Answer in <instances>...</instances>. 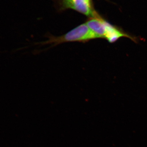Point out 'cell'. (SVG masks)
<instances>
[{"mask_svg":"<svg viewBox=\"0 0 147 147\" xmlns=\"http://www.w3.org/2000/svg\"><path fill=\"white\" fill-rule=\"evenodd\" d=\"M106 34L105 38L109 42H115L119 38L122 36H127V35L121 32L115 27L106 22Z\"/></svg>","mask_w":147,"mask_h":147,"instance_id":"obj_4","label":"cell"},{"mask_svg":"<svg viewBox=\"0 0 147 147\" xmlns=\"http://www.w3.org/2000/svg\"><path fill=\"white\" fill-rule=\"evenodd\" d=\"M85 1H87L89 2H90V0H85Z\"/></svg>","mask_w":147,"mask_h":147,"instance_id":"obj_5","label":"cell"},{"mask_svg":"<svg viewBox=\"0 0 147 147\" xmlns=\"http://www.w3.org/2000/svg\"><path fill=\"white\" fill-rule=\"evenodd\" d=\"M106 22L98 16L95 18H91L86 24L97 36L98 38H105L106 34Z\"/></svg>","mask_w":147,"mask_h":147,"instance_id":"obj_3","label":"cell"},{"mask_svg":"<svg viewBox=\"0 0 147 147\" xmlns=\"http://www.w3.org/2000/svg\"><path fill=\"white\" fill-rule=\"evenodd\" d=\"M48 40L40 42L42 45L53 44L52 46L70 42H85L91 40L98 38L94 33L89 28L86 24H82L60 36H48Z\"/></svg>","mask_w":147,"mask_h":147,"instance_id":"obj_1","label":"cell"},{"mask_svg":"<svg viewBox=\"0 0 147 147\" xmlns=\"http://www.w3.org/2000/svg\"><path fill=\"white\" fill-rule=\"evenodd\" d=\"M66 7L72 9L91 18L98 16L92 9L90 2L85 0H64Z\"/></svg>","mask_w":147,"mask_h":147,"instance_id":"obj_2","label":"cell"}]
</instances>
